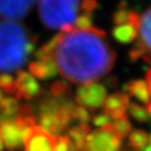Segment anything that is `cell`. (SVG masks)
<instances>
[{
  "instance_id": "6da1fadb",
  "label": "cell",
  "mask_w": 151,
  "mask_h": 151,
  "mask_svg": "<svg viewBox=\"0 0 151 151\" xmlns=\"http://www.w3.org/2000/svg\"><path fill=\"white\" fill-rule=\"evenodd\" d=\"M96 27L60 32L53 58L64 78L73 83H92L112 70L116 55Z\"/></svg>"
},
{
  "instance_id": "7a4b0ae2",
  "label": "cell",
  "mask_w": 151,
  "mask_h": 151,
  "mask_svg": "<svg viewBox=\"0 0 151 151\" xmlns=\"http://www.w3.org/2000/svg\"><path fill=\"white\" fill-rule=\"evenodd\" d=\"M35 43L14 20H0V70L14 72L26 64Z\"/></svg>"
},
{
  "instance_id": "3957f363",
  "label": "cell",
  "mask_w": 151,
  "mask_h": 151,
  "mask_svg": "<svg viewBox=\"0 0 151 151\" xmlns=\"http://www.w3.org/2000/svg\"><path fill=\"white\" fill-rule=\"evenodd\" d=\"M39 16L43 24L62 32L72 30L78 11V0H39Z\"/></svg>"
},
{
  "instance_id": "277c9868",
  "label": "cell",
  "mask_w": 151,
  "mask_h": 151,
  "mask_svg": "<svg viewBox=\"0 0 151 151\" xmlns=\"http://www.w3.org/2000/svg\"><path fill=\"white\" fill-rule=\"evenodd\" d=\"M36 125L34 115H20L0 124V138L2 143L9 150H16L22 148L32 127Z\"/></svg>"
},
{
  "instance_id": "5b68a950",
  "label": "cell",
  "mask_w": 151,
  "mask_h": 151,
  "mask_svg": "<svg viewBox=\"0 0 151 151\" xmlns=\"http://www.w3.org/2000/svg\"><path fill=\"white\" fill-rule=\"evenodd\" d=\"M122 141L110 130V125L91 131L83 151H120Z\"/></svg>"
},
{
  "instance_id": "8992f818",
  "label": "cell",
  "mask_w": 151,
  "mask_h": 151,
  "mask_svg": "<svg viewBox=\"0 0 151 151\" xmlns=\"http://www.w3.org/2000/svg\"><path fill=\"white\" fill-rule=\"evenodd\" d=\"M108 91L103 84L86 83L76 90L75 102L85 109L96 110L101 108L106 99Z\"/></svg>"
},
{
  "instance_id": "52a82bcc",
  "label": "cell",
  "mask_w": 151,
  "mask_h": 151,
  "mask_svg": "<svg viewBox=\"0 0 151 151\" xmlns=\"http://www.w3.org/2000/svg\"><path fill=\"white\" fill-rule=\"evenodd\" d=\"M55 140V137L49 134L39 125H35L24 141L25 151H53Z\"/></svg>"
},
{
  "instance_id": "ba28073f",
  "label": "cell",
  "mask_w": 151,
  "mask_h": 151,
  "mask_svg": "<svg viewBox=\"0 0 151 151\" xmlns=\"http://www.w3.org/2000/svg\"><path fill=\"white\" fill-rule=\"evenodd\" d=\"M15 96L17 100H32L40 94V85L36 78L28 72H19L15 80Z\"/></svg>"
},
{
  "instance_id": "9c48e42d",
  "label": "cell",
  "mask_w": 151,
  "mask_h": 151,
  "mask_svg": "<svg viewBox=\"0 0 151 151\" xmlns=\"http://www.w3.org/2000/svg\"><path fill=\"white\" fill-rule=\"evenodd\" d=\"M35 0H0V16L8 20L22 19L27 16Z\"/></svg>"
},
{
  "instance_id": "30bf717a",
  "label": "cell",
  "mask_w": 151,
  "mask_h": 151,
  "mask_svg": "<svg viewBox=\"0 0 151 151\" xmlns=\"http://www.w3.org/2000/svg\"><path fill=\"white\" fill-rule=\"evenodd\" d=\"M130 95L124 92H115L106 96L103 103L104 113L109 114L112 119H118L125 115V108L129 105Z\"/></svg>"
},
{
  "instance_id": "8fae6325",
  "label": "cell",
  "mask_w": 151,
  "mask_h": 151,
  "mask_svg": "<svg viewBox=\"0 0 151 151\" xmlns=\"http://www.w3.org/2000/svg\"><path fill=\"white\" fill-rule=\"evenodd\" d=\"M29 72L34 77L39 80H48L57 75V66L54 58L48 60H36L29 64Z\"/></svg>"
},
{
  "instance_id": "7c38bea8",
  "label": "cell",
  "mask_w": 151,
  "mask_h": 151,
  "mask_svg": "<svg viewBox=\"0 0 151 151\" xmlns=\"http://www.w3.org/2000/svg\"><path fill=\"white\" fill-rule=\"evenodd\" d=\"M140 44L146 50L147 56L143 58L147 63L151 64V7L140 18Z\"/></svg>"
},
{
  "instance_id": "4fadbf2b",
  "label": "cell",
  "mask_w": 151,
  "mask_h": 151,
  "mask_svg": "<svg viewBox=\"0 0 151 151\" xmlns=\"http://www.w3.org/2000/svg\"><path fill=\"white\" fill-rule=\"evenodd\" d=\"M123 91L124 93L134 96L137 100L145 103L146 105L150 101V94L148 91L147 83L142 80H134V81L128 82L127 84H124Z\"/></svg>"
},
{
  "instance_id": "5bb4252c",
  "label": "cell",
  "mask_w": 151,
  "mask_h": 151,
  "mask_svg": "<svg viewBox=\"0 0 151 151\" xmlns=\"http://www.w3.org/2000/svg\"><path fill=\"white\" fill-rule=\"evenodd\" d=\"M138 32H139V28L137 26L130 24V22H125L123 25L115 26L112 29V35L118 43L129 44L137 38Z\"/></svg>"
},
{
  "instance_id": "9a60e30c",
  "label": "cell",
  "mask_w": 151,
  "mask_h": 151,
  "mask_svg": "<svg viewBox=\"0 0 151 151\" xmlns=\"http://www.w3.org/2000/svg\"><path fill=\"white\" fill-rule=\"evenodd\" d=\"M91 132V128L87 123H80L78 125L73 127L68 131V138L70 139L75 151H83L85 146V140L88 133Z\"/></svg>"
},
{
  "instance_id": "2e32d148",
  "label": "cell",
  "mask_w": 151,
  "mask_h": 151,
  "mask_svg": "<svg viewBox=\"0 0 151 151\" xmlns=\"http://www.w3.org/2000/svg\"><path fill=\"white\" fill-rule=\"evenodd\" d=\"M150 141V135L143 130L135 129L129 133V147L132 151H143Z\"/></svg>"
},
{
  "instance_id": "e0dca14e",
  "label": "cell",
  "mask_w": 151,
  "mask_h": 151,
  "mask_svg": "<svg viewBox=\"0 0 151 151\" xmlns=\"http://www.w3.org/2000/svg\"><path fill=\"white\" fill-rule=\"evenodd\" d=\"M19 104L18 100L14 96H5L0 101V114L4 115L8 121L14 120L18 114Z\"/></svg>"
},
{
  "instance_id": "ac0fdd59",
  "label": "cell",
  "mask_w": 151,
  "mask_h": 151,
  "mask_svg": "<svg viewBox=\"0 0 151 151\" xmlns=\"http://www.w3.org/2000/svg\"><path fill=\"white\" fill-rule=\"evenodd\" d=\"M110 130L118 138H120L122 140L123 138L129 135V133L131 132V130H132V125H131V122L129 121V119L125 115H123L121 118L115 119L113 122H111V124H110Z\"/></svg>"
},
{
  "instance_id": "d6986e66",
  "label": "cell",
  "mask_w": 151,
  "mask_h": 151,
  "mask_svg": "<svg viewBox=\"0 0 151 151\" xmlns=\"http://www.w3.org/2000/svg\"><path fill=\"white\" fill-rule=\"evenodd\" d=\"M70 92V86L67 82L56 81L50 85L49 94L55 99H66L67 94Z\"/></svg>"
},
{
  "instance_id": "ffe728a7",
  "label": "cell",
  "mask_w": 151,
  "mask_h": 151,
  "mask_svg": "<svg viewBox=\"0 0 151 151\" xmlns=\"http://www.w3.org/2000/svg\"><path fill=\"white\" fill-rule=\"evenodd\" d=\"M128 110H129V113L131 114V116H133L139 122H147L150 118V115L147 112L146 109H143L138 103L130 102L128 105Z\"/></svg>"
},
{
  "instance_id": "44dd1931",
  "label": "cell",
  "mask_w": 151,
  "mask_h": 151,
  "mask_svg": "<svg viewBox=\"0 0 151 151\" xmlns=\"http://www.w3.org/2000/svg\"><path fill=\"white\" fill-rule=\"evenodd\" d=\"M70 113H72L73 120H77L81 123H87L91 120V114L87 111V109H85L82 105H78L76 102H74V104H73Z\"/></svg>"
},
{
  "instance_id": "7402d4cb",
  "label": "cell",
  "mask_w": 151,
  "mask_h": 151,
  "mask_svg": "<svg viewBox=\"0 0 151 151\" xmlns=\"http://www.w3.org/2000/svg\"><path fill=\"white\" fill-rule=\"evenodd\" d=\"M0 90H2L9 95L15 94V91H16L15 80L10 74H7V73L0 74Z\"/></svg>"
},
{
  "instance_id": "603a6c76",
  "label": "cell",
  "mask_w": 151,
  "mask_h": 151,
  "mask_svg": "<svg viewBox=\"0 0 151 151\" xmlns=\"http://www.w3.org/2000/svg\"><path fill=\"white\" fill-rule=\"evenodd\" d=\"M70 149H75V148L70 138L67 135H57L53 151H70Z\"/></svg>"
},
{
  "instance_id": "cb8c5ba5",
  "label": "cell",
  "mask_w": 151,
  "mask_h": 151,
  "mask_svg": "<svg viewBox=\"0 0 151 151\" xmlns=\"http://www.w3.org/2000/svg\"><path fill=\"white\" fill-rule=\"evenodd\" d=\"M75 26L77 29H88L93 27V18L90 12H84L78 16L75 20Z\"/></svg>"
},
{
  "instance_id": "d4e9b609",
  "label": "cell",
  "mask_w": 151,
  "mask_h": 151,
  "mask_svg": "<svg viewBox=\"0 0 151 151\" xmlns=\"http://www.w3.org/2000/svg\"><path fill=\"white\" fill-rule=\"evenodd\" d=\"M129 12H130V10H127L124 7L119 8L118 10L114 12L113 17H112V20H113L114 25H115V26H119V25H123L125 22H128Z\"/></svg>"
},
{
  "instance_id": "484cf974",
  "label": "cell",
  "mask_w": 151,
  "mask_h": 151,
  "mask_svg": "<svg viewBox=\"0 0 151 151\" xmlns=\"http://www.w3.org/2000/svg\"><path fill=\"white\" fill-rule=\"evenodd\" d=\"M146 56H147L146 50L143 48V46L140 44V42L138 40L134 46L130 49L129 58L132 60V62H135V60H138L139 58H145Z\"/></svg>"
},
{
  "instance_id": "4316f807",
  "label": "cell",
  "mask_w": 151,
  "mask_h": 151,
  "mask_svg": "<svg viewBox=\"0 0 151 151\" xmlns=\"http://www.w3.org/2000/svg\"><path fill=\"white\" fill-rule=\"evenodd\" d=\"M92 122L94 125H96L99 128H105V127H108L111 124L112 122V118L106 113H100L95 115L93 119H92Z\"/></svg>"
},
{
  "instance_id": "83f0119b",
  "label": "cell",
  "mask_w": 151,
  "mask_h": 151,
  "mask_svg": "<svg viewBox=\"0 0 151 151\" xmlns=\"http://www.w3.org/2000/svg\"><path fill=\"white\" fill-rule=\"evenodd\" d=\"M99 4L96 0H83L82 1V9L85 12H93V11L97 9Z\"/></svg>"
},
{
  "instance_id": "f1b7e54d",
  "label": "cell",
  "mask_w": 151,
  "mask_h": 151,
  "mask_svg": "<svg viewBox=\"0 0 151 151\" xmlns=\"http://www.w3.org/2000/svg\"><path fill=\"white\" fill-rule=\"evenodd\" d=\"M146 83H147V86H148L149 94L151 95V68H149L146 73Z\"/></svg>"
},
{
  "instance_id": "f546056e",
  "label": "cell",
  "mask_w": 151,
  "mask_h": 151,
  "mask_svg": "<svg viewBox=\"0 0 151 151\" xmlns=\"http://www.w3.org/2000/svg\"><path fill=\"white\" fill-rule=\"evenodd\" d=\"M147 112L149 113V115H151V101H149V103L147 104Z\"/></svg>"
},
{
  "instance_id": "4dcf8cb0",
  "label": "cell",
  "mask_w": 151,
  "mask_h": 151,
  "mask_svg": "<svg viewBox=\"0 0 151 151\" xmlns=\"http://www.w3.org/2000/svg\"><path fill=\"white\" fill-rule=\"evenodd\" d=\"M0 151H4V143H2L1 138H0Z\"/></svg>"
},
{
  "instance_id": "1f68e13d",
  "label": "cell",
  "mask_w": 151,
  "mask_h": 151,
  "mask_svg": "<svg viewBox=\"0 0 151 151\" xmlns=\"http://www.w3.org/2000/svg\"><path fill=\"white\" fill-rule=\"evenodd\" d=\"M1 99H2V92L0 90V101H1Z\"/></svg>"
},
{
  "instance_id": "d6a6232c",
  "label": "cell",
  "mask_w": 151,
  "mask_h": 151,
  "mask_svg": "<svg viewBox=\"0 0 151 151\" xmlns=\"http://www.w3.org/2000/svg\"><path fill=\"white\" fill-rule=\"evenodd\" d=\"M70 151H75V149H70Z\"/></svg>"
},
{
  "instance_id": "836d02e7",
  "label": "cell",
  "mask_w": 151,
  "mask_h": 151,
  "mask_svg": "<svg viewBox=\"0 0 151 151\" xmlns=\"http://www.w3.org/2000/svg\"><path fill=\"white\" fill-rule=\"evenodd\" d=\"M150 139H151V135H150Z\"/></svg>"
}]
</instances>
